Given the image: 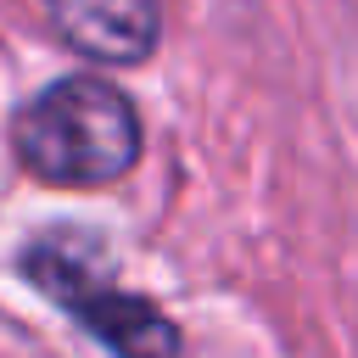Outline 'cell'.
<instances>
[{
    "instance_id": "cell-2",
    "label": "cell",
    "mask_w": 358,
    "mask_h": 358,
    "mask_svg": "<svg viewBox=\"0 0 358 358\" xmlns=\"http://www.w3.org/2000/svg\"><path fill=\"white\" fill-rule=\"evenodd\" d=\"M28 268H34V280H39L84 330H95V336H101L106 347H117V352H168V347L179 341L145 302L112 291L106 274L95 268V257H90L84 246L45 241V246L28 252Z\"/></svg>"
},
{
    "instance_id": "cell-1",
    "label": "cell",
    "mask_w": 358,
    "mask_h": 358,
    "mask_svg": "<svg viewBox=\"0 0 358 358\" xmlns=\"http://www.w3.org/2000/svg\"><path fill=\"white\" fill-rule=\"evenodd\" d=\"M17 157L45 185H112L140 157L134 106L106 78H62L17 112Z\"/></svg>"
},
{
    "instance_id": "cell-3",
    "label": "cell",
    "mask_w": 358,
    "mask_h": 358,
    "mask_svg": "<svg viewBox=\"0 0 358 358\" xmlns=\"http://www.w3.org/2000/svg\"><path fill=\"white\" fill-rule=\"evenodd\" d=\"M56 34L90 62H140L157 45V0H45Z\"/></svg>"
}]
</instances>
